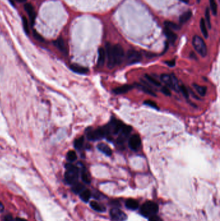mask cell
<instances>
[{
  "label": "cell",
  "mask_w": 220,
  "mask_h": 221,
  "mask_svg": "<svg viewBox=\"0 0 220 221\" xmlns=\"http://www.w3.org/2000/svg\"><path fill=\"white\" fill-rule=\"evenodd\" d=\"M111 132L112 130L111 126H110V124H108L102 127H100L98 129L94 130L91 129L90 131H87V137L89 140L95 141V140H100L106 137V136H108Z\"/></svg>",
  "instance_id": "obj_1"
},
{
  "label": "cell",
  "mask_w": 220,
  "mask_h": 221,
  "mask_svg": "<svg viewBox=\"0 0 220 221\" xmlns=\"http://www.w3.org/2000/svg\"><path fill=\"white\" fill-rule=\"evenodd\" d=\"M67 171L65 174V179L69 184L73 185L78 182L79 177V169L75 165L67 164L65 165Z\"/></svg>",
  "instance_id": "obj_2"
},
{
  "label": "cell",
  "mask_w": 220,
  "mask_h": 221,
  "mask_svg": "<svg viewBox=\"0 0 220 221\" xmlns=\"http://www.w3.org/2000/svg\"><path fill=\"white\" fill-rule=\"evenodd\" d=\"M158 210L159 207L157 204L152 201H147L141 206L140 213L145 217H150L152 215L157 214Z\"/></svg>",
  "instance_id": "obj_3"
},
{
  "label": "cell",
  "mask_w": 220,
  "mask_h": 221,
  "mask_svg": "<svg viewBox=\"0 0 220 221\" xmlns=\"http://www.w3.org/2000/svg\"><path fill=\"white\" fill-rule=\"evenodd\" d=\"M162 81L167 85V87L169 89H172L176 92L180 91V86L178 80L174 74L169 75L167 74H163L161 76Z\"/></svg>",
  "instance_id": "obj_4"
},
{
  "label": "cell",
  "mask_w": 220,
  "mask_h": 221,
  "mask_svg": "<svg viewBox=\"0 0 220 221\" xmlns=\"http://www.w3.org/2000/svg\"><path fill=\"white\" fill-rule=\"evenodd\" d=\"M192 45L195 50L202 57H205L207 54V45L204 40L200 36H194L192 39Z\"/></svg>",
  "instance_id": "obj_5"
},
{
  "label": "cell",
  "mask_w": 220,
  "mask_h": 221,
  "mask_svg": "<svg viewBox=\"0 0 220 221\" xmlns=\"http://www.w3.org/2000/svg\"><path fill=\"white\" fill-rule=\"evenodd\" d=\"M112 52L115 65L121 64L125 57L124 50L122 47L119 44L113 45L112 47Z\"/></svg>",
  "instance_id": "obj_6"
},
{
  "label": "cell",
  "mask_w": 220,
  "mask_h": 221,
  "mask_svg": "<svg viewBox=\"0 0 220 221\" xmlns=\"http://www.w3.org/2000/svg\"><path fill=\"white\" fill-rule=\"evenodd\" d=\"M142 59L141 53L135 50H129L126 53V60L129 65L134 64L140 62Z\"/></svg>",
  "instance_id": "obj_7"
},
{
  "label": "cell",
  "mask_w": 220,
  "mask_h": 221,
  "mask_svg": "<svg viewBox=\"0 0 220 221\" xmlns=\"http://www.w3.org/2000/svg\"><path fill=\"white\" fill-rule=\"evenodd\" d=\"M110 216L114 221H125L127 219V215L126 213L116 207L111 210Z\"/></svg>",
  "instance_id": "obj_8"
},
{
  "label": "cell",
  "mask_w": 220,
  "mask_h": 221,
  "mask_svg": "<svg viewBox=\"0 0 220 221\" xmlns=\"http://www.w3.org/2000/svg\"><path fill=\"white\" fill-rule=\"evenodd\" d=\"M129 147L133 151H138L141 146V141L139 136L138 135H134L131 137L129 140Z\"/></svg>",
  "instance_id": "obj_9"
},
{
  "label": "cell",
  "mask_w": 220,
  "mask_h": 221,
  "mask_svg": "<svg viewBox=\"0 0 220 221\" xmlns=\"http://www.w3.org/2000/svg\"><path fill=\"white\" fill-rule=\"evenodd\" d=\"M112 45L107 43L106 44V47H105V53H106V57L107 58V60H108V67L110 69H112V68L115 66V63H114V61L113 59V56H112Z\"/></svg>",
  "instance_id": "obj_10"
},
{
  "label": "cell",
  "mask_w": 220,
  "mask_h": 221,
  "mask_svg": "<svg viewBox=\"0 0 220 221\" xmlns=\"http://www.w3.org/2000/svg\"><path fill=\"white\" fill-rule=\"evenodd\" d=\"M24 8L25 11H26L28 15L29 19L31 20V23L32 25H34L36 20V12H35V9L34 7L32 6V5H31V3H26L24 5Z\"/></svg>",
  "instance_id": "obj_11"
},
{
  "label": "cell",
  "mask_w": 220,
  "mask_h": 221,
  "mask_svg": "<svg viewBox=\"0 0 220 221\" xmlns=\"http://www.w3.org/2000/svg\"><path fill=\"white\" fill-rule=\"evenodd\" d=\"M54 44L63 54H64L65 55L68 54V49H67L65 41L63 40V38H58V40L54 41Z\"/></svg>",
  "instance_id": "obj_12"
},
{
  "label": "cell",
  "mask_w": 220,
  "mask_h": 221,
  "mask_svg": "<svg viewBox=\"0 0 220 221\" xmlns=\"http://www.w3.org/2000/svg\"><path fill=\"white\" fill-rule=\"evenodd\" d=\"M133 88V86L131 85H124L120 87H116L113 89V92L116 95H122L129 92Z\"/></svg>",
  "instance_id": "obj_13"
},
{
  "label": "cell",
  "mask_w": 220,
  "mask_h": 221,
  "mask_svg": "<svg viewBox=\"0 0 220 221\" xmlns=\"http://www.w3.org/2000/svg\"><path fill=\"white\" fill-rule=\"evenodd\" d=\"M70 69L76 73L81 74H86L88 73V69L87 67H85L77 64H73L70 66Z\"/></svg>",
  "instance_id": "obj_14"
},
{
  "label": "cell",
  "mask_w": 220,
  "mask_h": 221,
  "mask_svg": "<svg viewBox=\"0 0 220 221\" xmlns=\"http://www.w3.org/2000/svg\"><path fill=\"white\" fill-rule=\"evenodd\" d=\"M164 33L166 37L167 38L168 40L170 41L171 44H174V42L177 39V35L174 32V31L165 27V29L164 30Z\"/></svg>",
  "instance_id": "obj_15"
},
{
  "label": "cell",
  "mask_w": 220,
  "mask_h": 221,
  "mask_svg": "<svg viewBox=\"0 0 220 221\" xmlns=\"http://www.w3.org/2000/svg\"><path fill=\"white\" fill-rule=\"evenodd\" d=\"M97 147H98V149L101 152H102L103 153L106 155L107 156H111L112 154V151L111 147L104 143L99 144L97 146Z\"/></svg>",
  "instance_id": "obj_16"
},
{
  "label": "cell",
  "mask_w": 220,
  "mask_h": 221,
  "mask_svg": "<svg viewBox=\"0 0 220 221\" xmlns=\"http://www.w3.org/2000/svg\"><path fill=\"white\" fill-rule=\"evenodd\" d=\"M136 86L139 89V90L144 92L145 93H146V94H148L152 96H155V97L156 96V93L152 90L149 86H146V85L141 84V83H136Z\"/></svg>",
  "instance_id": "obj_17"
},
{
  "label": "cell",
  "mask_w": 220,
  "mask_h": 221,
  "mask_svg": "<svg viewBox=\"0 0 220 221\" xmlns=\"http://www.w3.org/2000/svg\"><path fill=\"white\" fill-rule=\"evenodd\" d=\"M106 59V53L103 48H100L98 50V65L100 67L103 66Z\"/></svg>",
  "instance_id": "obj_18"
},
{
  "label": "cell",
  "mask_w": 220,
  "mask_h": 221,
  "mask_svg": "<svg viewBox=\"0 0 220 221\" xmlns=\"http://www.w3.org/2000/svg\"><path fill=\"white\" fill-rule=\"evenodd\" d=\"M125 206L130 210H136L139 207V203L136 200L129 198L126 200L125 202Z\"/></svg>",
  "instance_id": "obj_19"
},
{
  "label": "cell",
  "mask_w": 220,
  "mask_h": 221,
  "mask_svg": "<svg viewBox=\"0 0 220 221\" xmlns=\"http://www.w3.org/2000/svg\"><path fill=\"white\" fill-rule=\"evenodd\" d=\"M90 205L92 209L95 210L96 211L104 212L105 210H106V208H105L103 205L100 204V203L97 202L96 201H92L90 204Z\"/></svg>",
  "instance_id": "obj_20"
},
{
  "label": "cell",
  "mask_w": 220,
  "mask_h": 221,
  "mask_svg": "<svg viewBox=\"0 0 220 221\" xmlns=\"http://www.w3.org/2000/svg\"><path fill=\"white\" fill-rule=\"evenodd\" d=\"M79 194H80V198L85 202H87L91 197V192H90V190L88 189H85Z\"/></svg>",
  "instance_id": "obj_21"
},
{
  "label": "cell",
  "mask_w": 220,
  "mask_h": 221,
  "mask_svg": "<svg viewBox=\"0 0 220 221\" xmlns=\"http://www.w3.org/2000/svg\"><path fill=\"white\" fill-rule=\"evenodd\" d=\"M193 87L195 89L196 92L198 93L199 95L201 96H204L206 95L207 92V87L205 86H201L200 85H198L196 83L193 84Z\"/></svg>",
  "instance_id": "obj_22"
},
{
  "label": "cell",
  "mask_w": 220,
  "mask_h": 221,
  "mask_svg": "<svg viewBox=\"0 0 220 221\" xmlns=\"http://www.w3.org/2000/svg\"><path fill=\"white\" fill-rule=\"evenodd\" d=\"M192 16V12L191 11H187L184 12V13H183L182 14H181L180 17V22L181 23H186L187 22H188V21L190 19V18H191Z\"/></svg>",
  "instance_id": "obj_23"
},
{
  "label": "cell",
  "mask_w": 220,
  "mask_h": 221,
  "mask_svg": "<svg viewBox=\"0 0 220 221\" xmlns=\"http://www.w3.org/2000/svg\"><path fill=\"white\" fill-rule=\"evenodd\" d=\"M200 28H201V32L203 34V35L205 38H207L208 37V31H207V25L205 23V21L204 18H201V20H200Z\"/></svg>",
  "instance_id": "obj_24"
},
{
  "label": "cell",
  "mask_w": 220,
  "mask_h": 221,
  "mask_svg": "<svg viewBox=\"0 0 220 221\" xmlns=\"http://www.w3.org/2000/svg\"><path fill=\"white\" fill-rule=\"evenodd\" d=\"M73 192H74L76 194H79L81 193L82 191H83L85 189V187L83 184L78 183V182H76L73 185Z\"/></svg>",
  "instance_id": "obj_25"
},
{
  "label": "cell",
  "mask_w": 220,
  "mask_h": 221,
  "mask_svg": "<svg viewBox=\"0 0 220 221\" xmlns=\"http://www.w3.org/2000/svg\"><path fill=\"white\" fill-rule=\"evenodd\" d=\"M145 78L147 79V81H149L150 83H152L153 86H156V87H159L161 86V83L160 82H159L158 80H156V79H154L152 76L149 75V74H145Z\"/></svg>",
  "instance_id": "obj_26"
},
{
  "label": "cell",
  "mask_w": 220,
  "mask_h": 221,
  "mask_svg": "<svg viewBox=\"0 0 220 221\" xmlns=\"http://www.w3.org/2000/svg\"><path fill=\"white\" fill-rule=\"evenodd\" d=\"M67 159L70 162H73L77 159V155L74 151H70L67 155Z\"/></svg>",
  "instance_id": "obj_27"
},
{
  "label": "cell",
  "mask_w": 220,
  "mask_h": 221,
  "mask_svg": "<svg viewBox=\"0 0 220 221\" xmlns=\"http://www.w3.org/2000/svg\"><path fill=\"white\" fill-rule=\"evenodd\" d=\"M165 26L166 28L172 30V31H176V30H178L180 29L179 26L177 24L172 22H168V21L165 22Z\"/></svg>",
  "instance_id": "obj_28"
},
{
  "label": "cell",
  "mask_w": 220,
  "mask_h": 221,
  "mask_svg": "<svg viewBox=\"0 0 220 221\" xmlns=\"http://www.w3.org/2000/svg\"><path fill=\"white\" fill-rule=\"evenodd\" d=\"M210 7L211 11H212L213 14L214 15H216L218 12V5L216 0H209Z\"/></svg>",
  "instance_id": "obj_29"
},
{
  "label": "cell",
  "mask_w": 220,
  "mask_h": 221,
  "mask_svg": "<svg viewBox=\"0 0 220 221\" xmlns=\"http://www.w3.org/2000/svg\"><path fill=\"white\" fill-rule=\"evenodd\" d=\"M83 143H84V137H81L80 138L76 139L74 142V147L77 150H79L81 149L83 146Z\"/></svg>",
  "instance_id": "obj_30"
},
{
  "label": "cell",
  "mask_w": 220,
  "mask_h": 221,
  "mask_svg": "<svg viewBox=\"0 0 220 221\" xmlns=\"http://www.w3.org/2000/svg\"><path fill=\"white\" fill-rule=\"evenodd\" d=\"M82 180L86 184L91 183V178L89 175H88V173L86 171V170H83L82 172Z\"/></svg>",
  "instance_id": "obj_31"
},
{
  "label": "cell",
  "mask_w": 220,
  "mask_h": 221,
  "mask_svg": "<svg viewBox=\"0 0 220 221\" xmlns=\"http://www.w3.org/2000/svg\"><path fill=\"white\" fill-rule=\"evenodd\" d=\"M143 104H144L146 105H147V106H149V107H150L152 108H154V109H159L158 105L156 104V103L154 102V101H152V100H147L144 101V102H143Z\"/></svg>",
  "instance_id": "obj_32"
},
{
  "label": "cell",
  "mask_w": 220,
  "mask_h": 221,
  "mask_svg": "<svg viewBox=\"0 0 220 221\" xmlns=\"http://www.w3.org/2000/svg\"><path fill=\"white\" fill-rule=\"evenodd\" d=\"M180 91L182 92L183 95L184 96L185 98L188 99L189 97V91L188 89H187L184 85H181V86H180Z\"/></svg>",
  "instance_id": "obj_33"
},
{
  "label": "cell",
  "mask_w": 220,
  "mask_h": 221,
  "mask_svg": "<svg viewBox=\"0 0 220 221\" xmlns=\"http://www.w3.org/2000/svg\"><path fill=\"white\" fill-rule=\"evenodd\" d=\"M205 23H207L209 28H211V22H210V10L207 8L205 11Z\"/></svg>",
  "instance_id": "obj_34"
},
{
  "label": "cell",
  "mask_w": 220,
  "mask_h": 221,
  "mask_svg": "<svg viewBox=\"0 0 220 221\" xmlns=\"http://www.w3.org/2000/svg\"><path fill=\"white\" fill-rule=\"evenodd\" d=\"M22 20H23V28H24L25 31L26 32V33L28 35V34H29V27H28V21H27V18H25V17H23Z\"/></svg>",
  "instance_id": "obj_35"
},
{
  "label": "cell",
  "mask_w": 220,
  "mask_h": 221,
  "mask_svg": "<svg viewBox=\"0 0 220 221\" xmlns=\"http://www.w3.org/2000/svg\"><path fill=\"white\" fill-rule=\"evenodd\" d=\"M161 91H162V92L163 93V94L165 96H171V91L170 90V89H169L167 86L163 87L162 88V89H161Z\"/></svg>",
  "instance_id": "obj_36"
},
{
  "label": "cell",
  "mask_w": 220,
  "mask_h": 221,
  "mask_svg": "<svg viewBox=\"0 0 220 221\" xmlns=\"http://www.w3.org/2000/svg\"><path fill=\"white\" fill-rule=\"evenodd\" d=\"M33 35H34V37L35 38V39H36V40H37V41H41V42H42V41H44L43 38L42 37V36L40 35L39 33L37 32L36 31H34V32H33Z\"/></svg>",
  "instance_id": "obj_37"
},
{
  "label": "cell",
  "mask_w": 220,
  "mask_h": 221,
  "mask_svg": "<svg viewBox=\"0 0 220 221\" xmlns=\"http://www.w3.org/2000/svg\"><path fill=\"white\" fill-rule=\"evenodd\" d=\"M149 221H163V220L157 215H154L149 217Z\"/></svg>",
  "instance_id": "obj_38"
},
{
  "label": "cell",
  "mask_w": 220,
  "mask_h": 221,
  "mask_svg": "<svg viewBox=\"0 0 220 221\" xmlns=\"http://www.w3.org/2000/svg\"><path fill=\"white\" fill-rule=\"evenodd\" d=\"M3 221H15V219L12 217V216L10 215H7L5 216V217L3 219Z\"/></svg>",
  "instance_id": "obj_39"
},
{
  "label": "cell",
  "mask_w": 220,
  "mask_h": 221,
  "mask_svg": "<svg viewBox=\"0 0 220 221\" xmlns=\"http://www.w3.org/2000/svg\"><path fill=\"white\" fill-rule=\"evenodd\" d=\"M165 63L169 67H174L176 64V61L175 59H172V60L165 62Z\"/></svg>",
  "instance_id": "obj_40"
},
{
  "label": "cell",
  "mask_w": 220,
  "mask_h": 221,
  "mask_svg": "<svg viewBox=\"0 0 220 221\" xmlns=\"http://www.w3.org/2000/svg\"><path fill=\"white\" fill-rule=\"evenodd\" d=\"M4 209H5V207H4V206L3 204L0 202V213H1V212L3 211Z\"/></svg>",
  "instance_id": "obj_41"
},
{
  "label": "cell",
  "mask_w": 220,
  "mask_h": 221,
  "mask_svg": "<svg viewBox=\"0 0 220 221\" xmlns=\"http://www.w3.org/2000/svg\"><path fill=\"white\" fill-rule=\"evenodd\" d=\"M15 221H27L26 219H23V218H16L15 219Z\"/></svg>",
  "instance_id": "obj_42"
},
{
  "label": "cell",
  "mask_w": 220,
  "mask_h": 221,
  "mask_svg": "<svg viewBox=\"0 0 220 221\" xmlns=\"http://www.w3.org/2000/svg\"><path fill=\"white\" fill-rule=\"evenodd\" d=\"M15 1L18 3H24L25 2H27V0H15Z\"/></svg>",
  "instance_id": "obj_43"
},
{
  "label": "cell",
  "mask_w": 220,
  "mask_h": 221,
  "mask_svg": "<svg viewBox=\"0 0 220 221\" xmlns=\"http://www.w3.org/2000/svg\"><path fill=\"white\" fill-rule=\"evenodd\" d=\"M180 1H181L183 3H189V0H180Z\"/></svg>",
  "instance_id": "obj_44"
}]
</instances>
